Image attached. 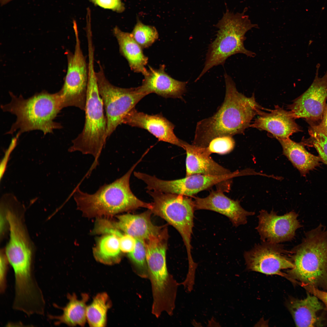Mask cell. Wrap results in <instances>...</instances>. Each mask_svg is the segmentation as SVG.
I'll return each instance as SVG.
<instances>
[{
  "label": "cell",
  "mask_w": 327,
  "mask_h": 327,
  "mask_svg": "<svg viewBox=\"0 0 327 327\" xmlns=\"http://www.w3.org/2000/svg\"><path fill=\"white\" fill-rule=\"evenodd\" d=\"M122 123L145 129L159 140L183 148L184 141L175 134L174 125L161 114L150 115L134 108L126 115Z\"/></svg>",
  "instance_id": "cell-17"
},
{
  "label": "cell",
  "mask_w": 327,
  "mask_h": 327,
  "mask_svg": "<svg viewBox=\"0 0 327 327\" xmlns=\"http://www.w3.org/2000/svg\"><path fill=\"white\" fill-rule=\"evenodd\" d=\"M309 125L308 138H303L301 142L304 145L314 147L318 153L321 161L327 164V134L315 124Z\"/></svg>",
  "instance_id": "cell-28"
},
{
  "label": "cell",
  "mask_w": 327,
  "mask_h": 327,
  "mask_svg": "<svg viewBox=\"0 0 327 327\" xmlns=\"http://www.w3.org/2000/svg\"><path fill=\"white\" fill-rule=\"evenodd\" d=\"M235 146V142L233 136H220L213 139L208 146L204 147V150L205 153L209 156L212 153L224 154L231 152Z\"/></svg>",
  "instance_id": "cell-31"
},
{
  "label": "cell",
  "mask_w": 327,
  "mask_h": 327,
  "mask_svg": "<svg viewBox=\"0 0 327 327\" xmlns=\"http://www.w3.org/2000/svg\"><path fill=\"white\" fill-rule=\"evenodd\" d=\"M301 285L309 292L316 296L324 304L327 310V292L307 284L301 283Z\"/></svg>",
  "instance_id": "cell-35"
},
{
  "label": "cell",
  "mask_w": 327,
  "mask_h": 327,
  "mask_svg": "<svg viewBox=\"0 0 327 327\" xmlns=\"http://www.w3.org/2000/svg\"><path fill=\"white\" fill-rule=\"evenodd\" d=\"M319 67L317 65L315 76L308 88L288 106L296 119L304 118L309 124L321 121L327 100V71L319 77Z\"/></svg>",
  "instance_id": "cell-13"
},
{
  "label": "cell",
  "mask_w": 327,
  "mask_h": 327,
  "mask_svg": "<svg viewBox=\"0 0 327 327\" xmlns=\"http://www.w3.org/2000/svg\"><path fill=\"white\" fill-rule=\"evenodd\" d=\"M152 213L151 210L148 209L139 214L119 216L115 227L135 239L145 241L152 236L159 235L164 228V226H157L152 223L151 219Z\"/></svg>",
  "instance_id": "cell-22"
},
{
  "label": "cell",
  "mask_w": 327,
  "mask_h": 327,
  "mask_svg": "<svg viewBox=\"0 0 327 327\" xmlns=\"http://www.w3.org/2000/svg\"><path fill=\"white\" fill-rule=\"evenodd\" d=\"M74 29L75 44L73 53L68 55L67 72L64 83L58 94L61 109L75 107L84 111L86 100L88 75L87 64L81 47L77 26Z\"/></svg>",
  "instance_id": "cell-10"
},
{
  "label": "cell",
  "mask_w": 327,
  "mask_h": 327,
  "mask_svg": "<svg viewBox=\"0 0 327 327\" xmlns=\"http://www.w3.org/2000/svg\"><path fill=\"white\" fill-rule=\"evenodd\" d=\"M239 176V173L236 171L228 175L214 176L197 174L182 179L166 180L148 175L144 181L149 190L192 196L214 186H216L217 190L227 192L230 189L232 179Z\"/></svg>",
  "instance_id": "cell-11"
},
{
  "label": "cell",
  "mask_w": 327,
  "mask_h": 327,
  "mask_svg": "<svg viewBox=\"0 0 327 327\" xmlns=\"http://www.w3.org/2000/svg\"><path fill=\"white\" fill-rule=\"evenodd\" d=\"M104 105L99 94L96 72L89 71L84 125L82 131L72 141L70 152L80 151L93 156L95 167L107 138V122Z\"/></svg>",
  "instance_id": "cell-7"
},
{
  "label": "cell",
  "mask_w": 327,
  "mask_h": 327,
  "mask_svg": "<svg viewBox=\"0 0 327 327\" xmlns=\"http://www.w3.org/2000/svg\"><path fill=\"white\" fill-rule=\"evenodd\" d=\"M133 38L142 48H147L158 38V34L156 28L145 25L137 20L131 33Z\"/></svg>",
  "instance_id": "cell-30"
},
{
  "label": "cell",
  "mask_w": 327,
  "mask_h": 327,
  "mask_svg": "<svg viewBox=\"0 0 327 327\" xmlns=\"http://www.w3.org/2000/svg\"><path fill=\"white\" fill-rule=\"evenodd\" d=\"M290 253L294 266L290 276L301 283L327 289V228L320 224L306 233Z\"/></svg>",
  "instance_id": "cell-4"
},
{
  "label": "cell",
  "mask_w": 327,
  "mask_h": 327,
  "mask_svg": "<svg viewBox=\"0 0 327 327\" xmlns=\"http://www.w3.org/2000/svg\"><path fill=\"white\" fill-rule=\"evenodd\" d=\"M287 306L296 326H321L325 325L322 312L325 307L312 294L308 293L303 299L291 298Z\"/></svg>",
  "instance_id": "cell-20"
},
{
  "label": "cell",
  "mask_w": 327,
  "mask_h": 327,
  "mask_svg": "<svg viewBox=\"0 0 327 327\" xmlns=\"http://www.w3.org/2000/svg\"><path fill=\"white\" fill-rule=\"evenodd\" d=\"M113 34L118 42L121 54L126 59L131 70L144 76L148 70L145 68L148 58L144 54L142 48L134 40L131 33L122 31L117 27L114 28Z\"/></svg>",
  "instance_id": "cell-24"
},
{
  "label": "cell",
  "mask_w": 327,
  "mask_h": 327,
  "mask_svg": "<svg viewBox=\"0 0 327 327\" xmlns=\"http://www.w3.org/2000/svg\"><path fill=\"white\" fill-rule=\"evenodd\" d=\"M95 5L105 8L122 12L124 9L123 3L121 0H90Z\"/></svg>",
  "instance_id": "cell-32"
},
{
  "label": "cell",
  "mask_w": 327,
  "mask_h": 327,
  "mask_svg": "<svg viewBox=\"0 0 327 327\" xmlns=\"http://www.w3.org/2000/svg\"><path fill=\"white\" fill-rule=\"evenodd\" d=\"M12 0H0L1 5H3Z\"/></svg>",
  "instance_id": "cell-40"
},
{
  "label": "cell",
  "mask_w": 327,
  "mask_h": 327,
  "mask_svg": "<svg viewBox=\"0 0 327 327\" xmlns=\"http://www.w3.org/2000/svg\"><path fill=\"white\" fill-rule=\"evenodd\" d=\"M111 306V301L107 293L102 292L97 294L87 308V320L89 326H106L107 311Z\"/></svg>",
  "instance_id": "cell-26"
},
{
  "label": "cell",
  "mask_w": 327,
  "mask_h": 327,
  "mask_svg": "<svg viewBox=\"0 0 327 327\" xmlns=\"http://www.w3.org/2000/svg\"><path fill=\"white\" fill-rule=\"evenodd\" d=\"M277 140L282 146L283 154L302 176H305L319 165L321 161L319 157L308 151L302 143L295 142L289 138Z\"/></svg>",
  "instance_id": "cell-25"
},
{
  "label": "cell",
  "mask_w": 327,
  "mask_h": 327,
  "mask_svg": "<svg viewBox=\"0 0 327 327\" xmlns=\"http://www.w3.org/2000/svg\"><path fill=\"white\" fill-rule=\"evenodd\" d=\"M18 137V136L16 135L15 137L12 139L9 147L6 151L5 156L1 163L0 166V180H1L2 178L3 177L5 171L7 162L10 154L16 146L17 139Z\"/></svg>",
  "instance_id": "cell-36"
},
{
  "label": "cell",
  "mask_w": 327,
  "mask_h": 327,
  "mask_svg": "<svg viewBox=\"0 0 327 327\" xmlns=\"http://www.w3.org/2000/svg\"><path fill=\"white\" fill-rule=\"evenodd\" d=\"M322 130L327 134V104H326L321 121L317 124H315Z\"/></svg>",
  "instance_id": "cell-37"
},
{
  "label": "cell",
  "mask_w": 327,
  "mask_h": 327,
  "mask_svg": "<svg viewBox=\"0 0 327 327\" xmlns=\"http://www.w3.org/2000/svg\"><path fill=\"white\" fill-rule=\"evenodd\" d=\"M10 103L2 105L3 111L14 114L16 117L6 134H12L17 130L18 136L22 134L35 130L42 131L44 135L53 133L55 129L63 127L54 120L62 109L57 93L51 94L43 91L25 99L12 93Z\"/></svg>",
  "instance_id": "cell-2"
},
{
  "label": "cell",
  "mask_w": 327,
  "mask_h": 327,
  "mask_svg": "<svg viewBox=\"0 0 327 327\" xmlns=\"http://www.w3.org/2000/svg\"><path fill=\"white\" fill-rule=\"evenodd\" d=\"M298 216L293 211L279 216L273 210L268 213L262 210L257 216L258 225L256 229L263 242L279 243L290 241L294 237L296 231L302 226Z\"/></svg>",
  "instance_id": "cell-15"
},
{
  "label": "cell",
  "mask_w": 327,
  "mask_h": 327,
  "mask_svg": "<svg viewBox=\"0 0 327 327\" xmlns=\"http://www.w3.org/2000/svg\"><path fill=\"white\" fill-rule=\"evenodd\" d=\"M98 63L99 69L96 74L99 93L105 111L107 138L122 123L127 114L146 95L139 87L126 88L112 84L106 78L99 62Z\"/></svg>",
  "instance_id": "cell-9"
},
{
  "label": "cell",
  "mask_w": 327,
  "mask_h": 327,
  "mask_svg": "<svg viewBox=\"0 0 327 327\" xmlns=\"http://www.w3.org/2000/svg\"><path fill=\"white\" fill-rule=\"evenodd\" d=\"M226 92L224 101L213 116L197 124L192 145L207 147L217 137L233 136L244 133L251 121L264 110L256 102L254 95L246 96L237 90L235 82L226 73L224 74Z\"/></svg>",
  "instance_id": "cell-1"
},
{
  "label": "cell",
  "mask_w": 327,
  "mask_h": 327,
  "mask_svg": "<svg viewBox=\"0 0 327 327\" xmlns=\"http://www.w3.org/2000/svg\"><path fill=\"white\" fill-rule=\"evenodd\" d=\"M208 326H220L219 323L216 322L214 318L213 317L210 320L208 321Z\"/></svg>",
  "instance_id": "cell-38"
},
{
  "label": "cell",
  "mask_w": 327,
  "mask_h": 327,
  "mask_svg": "<svg viewBox=\"0 0 327 327\" xmlns=\"http://www.w3.org/2000/svg\"><path fill=\"white\" fill-rule=\"evenodd\" d=\"M167 232L145 241L149 277L153 296L151 312L157 318L162 313L173 315L179 285L168 272L166 265Z\"/></svg>",
  "instance_id": "cell-5"
},
{
  "label": "cell",
  "mask_w": 327,
  "mask_h": 327,
  "mask_svg": "<svg viewBox=\"0 0 327 327\" xmlns=\"http://www.w3.org/2000/svg\"><path fill=\"white\" fill-rule=\"evenodd\" d=\"M6 216L10 234L5 255L15 276L21 279L28 278L34 271L31 248L24 226L19 217L14 212L8 210Z\"/></svg>",
  "instance_id": "cell-12"
},
{
  "label": "cell",
  "mask_w": 327,
  "mask_h": 327,
  "mask_svg": "<svg viewBox=\"0 0 327 327\" xmlns=\"http://www.w3.org/2000/svg\"><path fill=\"white\" fill-rule=\"evenodd\" d=\"M183 148L186 153V176L197 174L226 176L233 173L214 161L205 153L203 147L191 145L184 141Z\"/></svg>",
  "instance_id": "cell-21"
},
{
  "label": "cell",
  "mask_w": 327,
  "mask_h": 327,
  "mask_svg": "<svg viewBox=\"0 0 327 327\" xmlns=\"http://www.w3.org/2000/svg\"><path fill=\"white\" fill-rule=\"evenodd\" d=\"M258 115L250 126L266 131L277 139L289 138L293 134L302 131L291 112L278 106L269 112L262 111Z\"/></svg>",
  "instance_id": "cell-18"
},
{
  "label": "cell",
  "mask_w": 327,
  "mask_h": 327,
  "mask_svg": "<svg viewBox=\"0 0 327 327\" xmlns=\"http://www.w3.org/2000/svg\"><path fill=\"white\" fill-rule=\"evenodd\" d=\"M165 69L163 64L158 69L149 66L147 73L139 87L140 90L146 95L154 93L166 98H181L187 82L173 79L165 72Z\"/></svg>",
  "instance_id": "cell-19"
},
{
  "label": "cell",
  "mask_w": 327,
  "mask_h": 327,
  "mask_svg": "<svg viewBox=\"0 0 327 327\" xmlns=\"http://www.w3.org/2000/svg\"><path fill=\"white\" fill-rule=\"evenodd\" d=\"M192 324L194 326H202L200 323L197 322L195 320L192 322Z\"/></svg>",
  "instance_id": "cell-39"
},
{
  "label": "cell",
  "mask_w": 327,
  "mask_h": 327,
  "mask_svg": "<svg viewBox=\"0 0 327 327\" xmlns=\"http://www.w3.org/2000/svg\"><path fill=\"white\" fill-rule=\"evenodd\" d=\"M193 198L195 210H208L219 213L227 217L235 227L246 224L247 217L255 214L244 210L239 201L228 197L220 190H213L205 197Z\"/></svg>",
  "instance_id": "cell-16"
},
{
  "label": "cell",
  "mask_w": 327,
  "mask_h": 327,
  "mask_svg": "<svg viewBox=\"0 0 327 327\" xmlns=\"http://www.w3.org/2000/svg\"><path fill=\"white\" fill-rule=\"evenodd\" d=\"M121 251L119 237L114 234H109L100 241L95 257L102 263L112 265L119 262Z\"/></svg>",
  "instance_id": "cell-27"
},
{
  "label": "cell",
  "mask_w": 327,
  "mask_h": 327,
  "mask_svg": "<svg viewBox=\"0 0 327 327\" xmlns=\"http://www.w3.org/2000/svg\"><path fill=\"white\" fill-rule=\"evenodd\" d=\"M121 251L129 253L134 250L136 244V239L133 236L122 233L119 236Z\"/></svg>",
  "instance_id": "cell-33"
},
{
  "label": "cell",
  "mask_w": 327,
  "mask_h": 327,
  "mask_svg": "<svg viewBox=\"0 0 327 327\" xmlns=\"http://www.w3.org/2000/svg\"><path fill=\"white\" fill-rule=\"evenodd\" d=\"M67 297L68 302L65 306L61 307L53 304L54 307L62 310V314L58 315L49 314L48 318L54 320L56 326L64 324L71 327L77 325L84 326L87 321L86 303L89 298V295L82 293L80 299L75 293H68Z\"/></svg>",
  "instance_id": "cell-23"
},
{
  "label": "cell",
  "mask_w": 327,
  "mask_h": 327,
  "mask_svg": "<svg viewBox=\"0 0 327 327\" xmlns=\"http://www.w3.org/2000/svg\"><path fill=\"white\" fill-rule=\"evenodd\" d=\"M132 262L136 273L142 278H148L149 273L147 261V251L144 240L136 239V244L132 251L128 253Z\"/></svg>",
  "instance_id": "cell-29"
},
{
  "label": "cell",
  "mask_w": 327,
  "mask_h": 327,
  "mask_svg": "<svg viewBox=\"0 0 327 327\" xmlns=\"http://www.w3.org/2000/svg\"><path fill=\"white\" fill-rule=\"evenodd\" d=\"M141 158L123 176L110 184L101 186L91 194L77 187L74 193L78 208L85 213L100 215H111L140 208H152L151 203L144 202L132 192L130 186V176Z\"/></svg>",
  "instance_id": "cell-3"
},
{
  "label": "cell",
  "mask_w": 327,
  "mask_h": 327,
  "mask_svg": "<svg viewBox=\"0 0 327 327\" xmlns=\"http://www.w3.org/2000/svg\"><path fill=\"white\" fill-rule=\"evenodd\" d=\"M289 252L279 243L264 241L245 252L244 256L247 269L267 275L277 274L282 270L294 267L291 259L286 255Z\"/></svg>",
  "instance_id": "cell-14"
},
{
  "label": "cell",
  "mask_w": 327,
  "mask_h": 327,
  "mask_svg": "<svg viewBox=\"0 0 327 327\" xmlns=\"http://www.w3.org/2000/svg\"><path fill=\"white\" fill-rule=\"evenodd\" d=\"M243 12L234 13L226 9L215 27L218 29L215 40L210 45L206 54L204 66L195 80H199L210 69L215 66L223 65L230 56L241 53L253 57L254 52L246 49L244 41L246 33L258 25L253 24L248 16Z\"/></svg>",
  "instance_id": "cell-6"
},
{
  "label": "cell",
  "mask_w": 327,
  "mask_h": 327,
  "mask_svg": "<svg viewBox=\"0 0 327 327\" xmlns=\"http://www.w3.org/2000/svg\"><path fill=\"white\" fill-rule=\"evenodd\" d=\"M9 263L6 255L3 253L0 256V291L4 293L6 287V276L8 271V263Z\"/></svg>",
  "instance_id": "cell-34"
},
{
  "label": "cell",
  "mask_w": 327,
  "mask_h": 327,
  "mask_svg": "<svg viewBox=\"0 0 327 327\" xmlns=\"http://www.w3.org/2000/svg\"><path fill=\"white\" fill-rule=\"evenodd\" d=\"M152 197V213L163 219L181 236L186 247L188 262L193 261L191 244L193 226L194 201L184 195L148 190Z\"/></svg>",
  "instance_id": "cell-8"
}]
</instances>
